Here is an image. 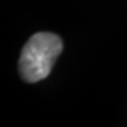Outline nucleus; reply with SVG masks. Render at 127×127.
Wrapping results in <instances>:
<instances>
[{"instance_id":"obj_1","label":"nucleus","mask_w":127,"mask_h":127,"mask_svg":"<svg viewBox=\"0 0 127 127\" xmlns=\"http://www.w3.org/2000/svg\"><path fill=\"white\" fill-rule=\"evenodd\" d=\"M63 51V41L57 34L40 32L30 38L24 46L19 72L26 82H38L52 71L55 60Z\"/></svg>"}]
</instances>
